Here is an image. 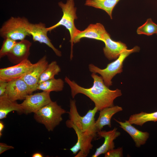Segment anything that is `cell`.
I'll use <instances>...</instances> for the list:
<instances>
[{
  "label": "cell",
  "instance_id": "6da1fadb",
  "mask_svg": "<svg viewBox=\"0 0 157 157\" xmlns=\"http://www.w3.org/2000/svg\"><path fill=\"white\" fill-rule=\"evenodd\" d=\"M91 76L93 79V84L89 88L81 86L74 81L65 77V81L70 87L72 97L74 98L79 93L86 95L94 103L98 111L114 106V100L122 95L121 90L118 89H110L104 83L101 76L95 73H92Z\"/></svg>",
  "mask_w": 157,
  "mask_h": 157
},
{
  "label": "cell",
  "instance_id": "7a4b0ae2",
  "mask_svg": "<svg viewBox=\"0 0 157 157\" xmlns=\"http://www.w3.org/2000/svg\"><path fill=\"white\" fill-rule=\"evenodd\" d=\"M98 111L95 106L92 109L89 110L85 115L81 116L77 110L76 101L71 100L69 110L67 112L69 119L66 122V126L68 127L73 125L81 132L96 135L97 131L95 126L94 117Z\"/></svg>",
  "mask_w": 157,
  "mask_h": 157
},
{
  "label": "cell",
  "instance_id": "3957f363",
  "mask_svg": "<svg viewBox=\"0 0 157 157\" xmlns=\"http://www.w3.org/2000/svg\"><path fill=\"white\" fill-rule=\"evenodd\" d=\"M67 113L56 101H52L34 113V117L51 131L60 124L63 120L62 115Z\"/></svg>",
  "mask_w": 157,
  "mask_h": 157
},
{
  "label": "cell",
  "instance_id": "277c9868",
  "mask_svg": "<svg viewBox=\"0 0 157 157\" xmlns=\"http://www.w3.org/2000/svg\"><path fill=\"white\" fill-rule=\"evenodd\" d=\"M58 5L63 12V16L57 23L47 28V29L48 31H51L59 26H63L69 31L70 35L71 44L70 58L72 59L73 57L74 39L79 31L76 28L74 23L75 20L77 18L76 15V8L75 7L74 0H67L65 3L61 1L58 3Z\"/></svg>",
  "mask_w": 157,
  "mask_h": 157
},
{
  "label": "cell",
  "instance_id": "5b68a950",
  "mask_svg": "<svg viewBox=\"0 0 157 157\" xmlns=\"http://www.w3.org/2000/svg\"><path fill=\"white\" fill-rule=\"evenodd\" d=\"M140 49L138 46H135L131 49H126L121 53L116 60L108 64L105 68L101 69L91 64L89 65V70L92 73L100 74L105 84L109 87L112 85V79L113 77L122 72L123 63L125 59L131 53L138 52Z\"/></svg>",
  "mask_w": 157,
  "mask_h": 157
},
{
  "label": "cell",
  "instance_id": "8992f818",
  "mask_svg": "<svg viewBox=\"0 0 157 157\" xmlns=\"http://www.w3.org/2000/svg\"><path fill=\"white\" fill-rule=\"evenodd\" d=\"M30 23L25 17H11L4 23L0 29L1 37L9 38L15 40H22L30 35L27 31Z\"/></svg>",
  "mask_w": 157,
  "mask_h": 157
},
{
  "label": "cell",
  "instance_id": "52a82bcc",
  "mask_svg": "<svg viewBox=\"0 0 157 157\" xmlns=\"http://www.w3.org/2000/svg\"><path fill=\"white\" fill-rule=\"evenodd\" d=\"M50 93L43 91L27 95L21 104L23 113H34L51 102Z\"/></svg>",
  "mask_w": 157,
  "mask_h": 157
},
{
  "label": "cell",
  "instance_id": "ba28073f",
  "mask_svg": "<svg viewBox=\"0 0 157 157\" xmlns=\"http://www.w3.org/2000/svg\"><path fill=\"white\" fill-rule=\"evenodd\" d=\"M67 127L74 129L77 138L76 142L70 149V150L73 154H76L75 157L87 156L92 148L91 142L96 135L81 132L73 125H70Z\"/></svg>",
  "mask_w": 157,
  "mask_h": 157
},
{
  "label": "cell",
  "instance_id": "9c48e42d",
  "mask_svg": "<svg viewBox=\"0 0 157 157\" xmlns=\"http://www.w3.org/2000/svg\"><path fill=\"white\" fill-rule=\"evenodd\" d=\"M34 64L28 59L13 66L0 69V81L8 82L21 78L32 68Z\"/></svg>",
  "mask_w": 157,
  "mask_h": 157
},
{
  "label": "cell",
  "instance_id": "30bf717a",
  "mask_svg": "<svg viewBox=\"0 0 157 157\" xmlns=\"http://www.w3.org/2000/svg\"><path fill=\"white\" fill-rule=\"evenodd\" d=\"M48 65L46 56H44L36 63L34 64L32 69L21 78L27 85L30 94L37 90L40 77Z\"/></svg>",
  "mask_w": 157,
  "mask_h": 157
},
{
  "label": "cell",
  "instance_id": "8fae6325",
  "mask_svg": "<svg viewBox=\"0 0 157 157\" xmlns=\"http://www.w3.org/2000/svg\"><path fill=\"white\" fill-rule=\"evenodd\" d=\"M27 29L30 35L32 36L33 41L45 44L51 48L57 56H62L61 52L54 46L48 37L47 33L48 31L44 24L41 22L38 24L30 23Z\"/></svg>",
  "mask_w": 157,
  "mask_h": 157
},
{
  "label": "cell",
  "instance_id": "7c38bea8",
  "mask_svg": "<svg viewBox=\"0 0 157 157\" xmlns=\"http://www.w3.org/2000/svg\"><path fill=\"white\" fill-rule=\"evenodd\" d=\"M5 94L14 101L23 100L30 94L29 90L25 81L19 78L8 82Z\"/></svg>",
  "mask_w": 157,
  "mask_h": 157
},
{
  "label": "cell",
  "instance_id": "4fadbf2b",
  "mask_svg": "<svg viewBox=\"0 0 157 157\" xmlns=\"http://www.w3.org/2000/svg\"><path fill=\"white\" fill-rule=\"evenodd\" d=\"M31 45L30 42L25 39L17 42L7 55L9 60L13 64H17L28 59Z\"/></svg>",
  "mask_w": 157,
  "mask_h": 157
},
{
  "label": "cell",
  "instance_id": "5bb4252c",
  "mask_svg": "<svg viewBox=\"0 0 157 157\" xmlns=\"http://www.w3.org/2000/svg\"><path fill=\"white\" fill-rule=\"evenodd\" d=\"M107 32L104 26L100 23L90 24L83 31H79L74 37V43L79 42L83 38H87L104 42V37Z\"/></svg>",
  "mask_w": 157,
  "mask_h": 157
},
{
  "label": "cell",
  "instance_id": "9a60e30c",
  "mask_svg": "<svg viewBox=\"0 0 157 157\" xmlns=\"http://www.w3.org/2000/svg\"><path fill=\"white\" fill-rule=\"evenodd\" d=\"M104 42L105 44L103 48L104 53L110 60L117 59L123 51L127 49L124 43L113 40L107 32L104 35Z\"/></svg>",
  "mask_w": 157,
  "mask_h": 157
},
{
  "label": "cell",
  "instance_id": "2e32d148",
  "mask_svg": "<svg viewBox=\"0 0 157 157\" xmlns=\"http://www.w3.org/2000/svg\"><path fill=\"white\" fill-rule=\"evenodd\" d=\"M117 128H115L108 131L101 130L97 132L98 136L99 137L104 138V141L101 146L97 148L92 157H97L114 149L115 143L114 140L120 135V133L117 131Z\"/></svg>",
  "mask_w": 157,
  "mask_h": 157
},
{
  "label": "cell",
  "instance_id": "e0dca14e",
  "mask_svg": "<svg viewBox=\"0 0 157 157\" xmlns=\"http://www.w3.org/2000/svg\"><path fill=\"white\" fill-rule=\"evenodd\" d=\"M120 125V127L128 133L135 143L136 147H139L146 143L149 137V133L143 132L136 129L128 120L122 122L114 119Z\"/></svg>",
  "mask_w": 157,
  "mask_h": 157
},
{
  "label": "cell",
  "instance_id": "ac0fdd59",
  "mask_svg": "<svg viewBox=\"0 0 157 157\" xmlns=\"http://www.w3.org/2000/svg\"><path fill=\"white\" fill-rule=\"evenodd\" d=\"M121 107L118 106L106 108L100 111L97 119L95 121V126L97 132L101 130L104 126L108 125L111 127V119L116 113L122 110Z\"/></svg>",
  "mask_w": 157,
  "mask_h": 157
},
{
  "label": "cell",
  "instance_id": "d6986e66",
  "mask_svg": "<svg viewBox=\"0 0 157 157\" xmlns=\"http://www.w3.org/2000/svg\"><path fill=\"white\" fill-rule=\"evenodd\" d=\"M12 111L23 113L21 104L11 99L6 94L0 96V119L6 118L7 115Z\"/></svg>",
  "mask_w": 157,
  "mask_h": 157
},
{
  "label": "cell",
  "instance_id": "ffe728a7",
  "mask_svg": "<svg viewBox=\"0 0 157 157\" xmlns=\"http://www.w3.org/2000/svg\"><path fill=\"white\" fill-rule=\"evenodd\" d=\"M120 0H86L85 6L92 7L105 11L112 19V12Z\"/></svg>",
  "mask_w": 157,
  "mask_h": 157
},
{
  "label": "cell",
  "instance_id": "44dd1931",
  "mask_svg": "<svg viewBox=\"0 0 157 157\" xmlns=\"http://www.w3.org/2000/svg\"><path fill=\"white\" fill-rule=\"evenodd\" d=\"M128 121L132 124L142 126L148 122L157 121V111L149 113L142 111L130 116Z\"/></svg>",
  "mask_w": 157,
  "mask_h": 157
},
{
  "label": "cell",
  "instance_id": "7402d4cb",
  "mask_svg": "<svg viewBox=\"0 0 157 157\" xmlns=\"http://www.w3.org/2000/svg\"><path fill=\"white\" fill-rule=\"evenodd\" d=\"M64 86V82L61 78H55L47 80L38 84L37 90L51 92L62 91Z\"/></svg>",
  "mask_w": 157,
  "mask_h": 157
},
{
  "label": "cell",
  "instance_id": "603a6c76",
  "mask_svg": "<svg viewBox=\"0 0 157 157\" xmlns=\"http://www.w3.org/2000/svg\"><path fill=\"white\" fill-rule=\"evenodd\" d=\"M61 71L59 66L56 61H53L48 64L47 68L41 74L38 81V84L50 79L54 78L55 75Z\"/></svg>",
  "mask_w": 157,
  "mask_h": 157
},
{
  "label": "cell",
  "instance_id": "cb8c5ba5",
  "mask_svg": "<svg viewBox=\"0 0 157 157\" xmlns=\"http://www.w3.org/2000/svg\"><path fill=\"white\" fill-rule=\"evenodd\" d=\"M137 33L138 34L147 35L157 34V24L151 18H149L144 24L138 28Z\"/></svg>",
  "mask_w": 157,
  "mask_h": 157
},
{
  "label": "cell",
  "instance_id": "d4e9b609",
  "mask_svg": "<svg viewBox=\"0 0 157 157\" xmlns=\"http://www.w3.org/2000/svg\"><path fill=\"white\" fill-rule=\"evenodd\" d=\"M17 43L16 41L9 38L4 39L0 50V58H2L6 56H7L11 51Z\"/></svg>",
  "mask_w": 157,
  "mask_h": 157
},
{
  "label": "cell",
  "instance_id": "484cf974",
  "mask_svg": "<svg viewBox=\"0 0 157 157\" xmlns=\"http://www.w3.org/2000/svg\"><path fill=\"white\" fill-rule=\"evenodd\" d=\"M105 157H121L123 156V150L122 147L113 149L104 154Z\"/></svg>",
  "mask_w": 157,
  "mask_h": 157
},
{
  "label": "cell",
  "instance_id": "4316f807",
  "mask_svg": "<svg viewBox=\"0 0 157 157\" xmlns=\"http://www.w3.org/2000/svg\"><path fill=\"white\" fill-rule=\"evenodd\" d=\"M14 149V147L13 146L8 145L4 143H0V154L8 150Z\"/></svg>",
  "mask_w": 157,
  "mask_h": 157
},
{
  "label": "cell",
  "instance_id": "83f0119b",
  "mask_svg": "<svg viewBox=\"0 0 157 157\" xmlns=\"http://www.w3.org/2000/svg\"><path fill=\"white\" fill-rule=\"evenodd\" d=\"M7 84V82L0 81V96L5 94Z\"/></svg>",
  "mask_w": 157,
  "mask_h": 157
},
{
  "label": "cell",
  "instance_id": "f1b7e54d",
  "mask_svg": "<svg viewBox=\"0 0 157 157\" xmlns=\"http://www.w3.org/2000/svg\"><path fill=\"white\" fill-rule=\"evenodd\" d=\"M4 125L3 123L1 121H0V136L2 135V131L4 129Z\"/></svg>",
  "mask_w": 157,
  "mask_h": 157
},
{
  "label": "cell",
  "instance_id": "f546056e",
  "mask_svg": "<svg viewBox=\"0 0 157 157\" xmlns=\"http://www.w3.org/2000/svg\"><path fill=\"white\" fill-rule=\"evenodd\" d=\"M43 156L42 154L39 152H36L33 154L32 157H42Z\"/></svg>",
  "mask_w": 157,
  "mask_h": 157
}]
</instances>
